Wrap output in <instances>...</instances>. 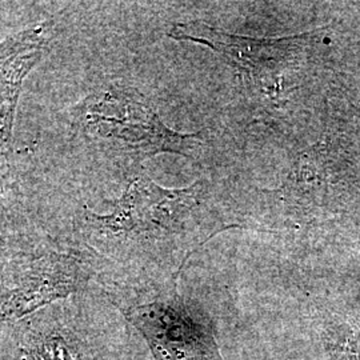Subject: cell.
<instances>
[{"label": "cell", "instance_id": "obj_1", "mask_svg": "<svg viewBox=\"0 0 360 360\" xmlns=\"http://www.w3.org/2000/svg\"><path fill=\"white\" fill-rule=\"evenodd\" d=\"M77 122L91 139L136 159L160 153L188 156L195 141V135L168 129L136 92L126 89H111L86 99Z\"/></svg>", "mask_w": 360, "mask_h": 360}, {"label": "cell", "instance_id": "obj_5", "mask_svg": "<svg viewBox=\"0 0 360 360\" xmlns=\"http://www.w3.org/2000/svg\"><path fill=\"white\" fill-rule=\"evenodd\" d=\"M44 43L41 27L0 43V155L11 138L13 111L22 80L40 58Z\"/></svg>", "mask_w": 360, "mask_h": 360}, {"label": "cell", "instance_id": "obj_2", "mask_svg": "<svg viewBox=\"0 0 360 360\" xmlns=\"http://www.w3.org/2000/svg\"><path fill=\"white\" fill-rule=\"evenodd\" d=\"M169 35L210 47L267 94L279 89L278 83L284 74L300 63L318 38L315 32L278 39L250 38L220 31L202 20L176 25Z\"/></svg>", "mask_w": 360, "mask_h": 360}, {"label": "cell", "instance_id": "obj_4", "mask_svg": "<svg viewBox=\"0 0 360 360\" xmlns=\"http://www.w3.org/2000/svg\"><path fill=\"white\" fill-rule=\"evenodd\" d=\"M162 360H223L211 331L172 309H148L138 316Z\"/></svg>", "mask_w": 360, "mask_h": 360}, {"label": "cell", "instance_id": "obj_3", "mask_svg": "<svg viewBox=\"0 0 360 360\" xmlns=\"http://www.w3.org/2000/svg\"><path fill=\"white\" fill-rule=\"evenodd\" d=\"M195 187L187 190H165L153 180H135L107 217H95L105 229L112 231L147 230L153 226L169 227L195 205Z\"/></svg>", "mask_w": 360, "mask_h": 360}]
</instances>
